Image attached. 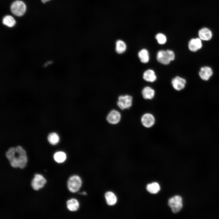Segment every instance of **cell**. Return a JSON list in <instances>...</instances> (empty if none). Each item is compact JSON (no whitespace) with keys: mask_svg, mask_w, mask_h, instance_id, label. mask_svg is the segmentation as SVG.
Here are the masks:
<instances>
[{"mask_svg":"<svg viewBox=\"0 0 219 219\" xmlns=\"http://www.w3.org/2000/svg\"><path fill=\"white\" fill-rule=\"evenodd\" d=\"M6 156L12 166L23 169L26 165L27 159L25 150L20 146L10 148Z\"/></svg>","mask_w":219,"mask_h":219,"instance_id":"6da1fadb","label":"cell"},{"mask_svg":"<svg viewBox=\"0 0 219 219\" xmlns=\"http://www.w3.org/2000/svg\"><path fill=\"white\" fill-rule=\"evenodd\" d=\"M156 58L157 60L160 63L167 65L174 60L175 54L174 52L171 50H161L157 53Z\"/></svg>","mask_w":219,"mask_h":219,"instance_id":"7a4b0ae2","label":"cell"},{"mask_svg":"<svg viewBox=\"0 0 219 219\" xmlns=\"http://www.w3.org/2000/svg\"><path fill=\"white\" fill-rule=\"evenodd\" d=\"M82 184V181L79 177L74 175L71 177L68 182V187L71 192H77L80 189Z\"/></svg>","mask_w":219,"mask_h":219,"instance_id":"3957f363","label":"cell"},{"mask_svg":"<svg viewBox=\"0 0 219 219\" xmlns=\"http://www.w3.org/2000/svg\"><path fill=\"white\" fill-rule=\"evenodd\" d=\"M11 11L14 15L18 16H23L25 13L26 7L25 3L21 1H16L11 6Z\"/></svg>","mask_w":219,"mask_h":219,"instance_id":"277c9868","label":"cell"},{"mask_svg":"<svg viewBox=\"0 0 219 219\" xmlns=\"http://www.w3.org/2000/svg\"><path fill=\"white\" fill-rule=\"evenodd\" d=\"M133 97L130 95H120L118 98L117 104L122 110L129 109L132 105Z\"/></svg>","mask_w":219,"mask_h":219,"instance_id":"5b68a950","label":"cell"},{"mask_svg":"<svg viewBox=\"0 0 219 219\" xmlns=\"http://www.w3.org/2000/svg\"><path fill=\"white\" fill-rule=\"evenodd\" d=\"M168 205L173 212L177 213L182 207V199L179 196H175L169 200Z\"/></svg>","mask_w":219,"mask_h":219,"instance_id":"8992f818","label":"cell"},{"mask_svg":"<svg viewBox=\"0 0 219 219\" xmlns=\"http://www.w3.org/2000/svg\"><path fill=\"white\" fill-rule=\"evenodd\" d=\"M46 182V179L42 175L36 174L32 181L31 186L34 189L37 190L42 188Z\"/></svg>","mask_w":219,"mask_h":219,"instance_id":"52a82bcc","label":"cell"},{"mask_svg":"<svg viewBox=\"0 0 219 219\" xmlns=\"http://www.w3.org/2000/svg\"><path fill=\"white\" fill-rule=\"evenodd\" d=\"M141 121L142 125L145 127L149 128L152 127L155 123V120L154 116L151 113H146L141 116Z\"/></svg>","mask_w":219,"mask_h":219,"instance_id":"ba28073f","label":"cell"},{"mask_svg":"<svg viewBox=\"0 0 219 219\" xmlns=\"http://www.w3.org/2000/svg\"><path fill=\"white\" fill-rule=\"evenodd\" d=\"M114 51L117 54L121 55L124 53L127 48V44L123 40L118 39L114 43Z\"/></svg>","mask_w":219,"mask_h":219,"instance_id":"9c48e42d","label":"cell"},{"mask_svg":"<svg viewBox=\"0 0 219 219\" xmlns=\"http://www.w3.org/2000/svg\"><path fill=\"white\" fill-rule=\"evenodd\" d=\"M171 83L175 89L177 91H180L185 88L186 81L184 78L176 76L172 79Z\"/></svg>","mask_w":219,"mask_h":219,"instance_id":"30bf717a","label":"cell"},{"mask_svg":"<svg viewBox=\"0 0 219 219\" xmlns=\"http://www.w3.org/2000/svg\"><path fill=\"white\" fill-rule=\"evenodd\" d=\"M199 38L204 41H209L211 40L213 36L211 31L208 28L204 27L200 29L198 32Z\"/></svg>","mask_w":219,"mask_h":219,"instance_id":"8fae6325","label":"cell"},{"mask_svg":"<svg viewBox=\"0 0 219 219\" xmlns=\"http://www.w3.org/2000/svg\"><path fill=\"white\" fill-rule=\"evenodd\" d=\"M202 46L201 40L199 38L191 39L188 43V47L191 51L196 52L200 49Z\"/></svg>","mask_w":219,"mask_h":219,"instance_id":"7c38bea8","label":"cell"},{"mask_svg":"<svg viewBox=\"0 0 219 219\" xmlns=\"http://www.w3.org/2000/svg\"><path fill=\"white\" fill-rule=\"evenodd\" d=\"M121 117L120 114L118 111L116 110H113L108 114L106 119L110 123L116 124L120 121Z\"/></svg>","mask_w":219,"mask_h":219,"instance_id":"4fadbf2b","label":"cell"},{"mask_svg":"<svg viewBox=\"0 0 219 219\" xmlns=\"http://www.w3.org/2000/svg\"><path fill=\"white\" fill-rule=\"evenodd\" d=\"M213 73V71L210 67L205 66L200 68L199 72V75L201 79L203 80L207 81L212 76Z\"/></svg>","mask_w":219,"mask_h":219,"instance_id":"5bb4252c","label":"cell"},{"mask_svg":"<svg viewBox=\"0 0 219 219\" xmlns=\"http://www.w3.org/2000/svg\"><path fill=\"white\" fill-rule=\"evenodd\" d=\"M155 93L154 90L149 86L144 87L141 92L143 98L145 99H152L154 97Z\"/></svg>","mask_w":219,"mask_h":219,"instance_id":"9a60e30c","label":"cell"},{"mask_svg":"<svg viewBox=\"0 0 219 219\" xmlns=\"http://www.w3.org/2000/svg\"><path fill=\"white\" fill-rule=\"evenodd\" d=\"M143 77L144 80L150 82H155L157 79L155 71L151 69L145 71L143 73Z\"/></svg>","mask_w":219,"mask_h":219,"instance_id":"2e32d148","label":"cell"},{"mask_svg":"<svg viewBox=\"0 0 219 219\" xmlns=\"http://www.w3.org/2000/svg\"><path fill=\"white\" fill-rule=\"evenodd\" d=\"M138 56L141 61L143 63H147L149 61V55L148 50L143 49L138 53Z\"/></svg>","mask_w":219,"mask_h":219,"instance_id":"e0dca14e","label":"cell"},{"mask_svg":"<svg viewBox=\"0 0 219 219\" xmlns=\"http://www.w3.org/2000/svg\"><path fill=\"white\" fill-rule=\"evenodd\" d=\"M105 198L107 204L110 206L115 204L117 202V198L115 194L111 192H108L105 194Z\"/></svg>","mask_w":219,"mask_h":219,"instance_id":"ac0fdd59","label":"cell"},{"mask_svg":"<svg viewBox=\"0 0 219 219\" xmlns=\"http://www.w3.org/2000/svg\"><path fill=\"white\" fill-rule=\"evenodd\" d=\"M68 208L71 211H74L77 210L79 207V203L75 199H72L67 202Z\"/></svg>","mask_w":219,"mask_h":219,"instance_id":"d6986e66","label":"cell"},{"mask_svg":"<svg viewBox=\"0 0 219 219\" xmlns=\"http://www.w3.org/2000/svg\"><path fill=\"white\" fill-rule=\"evenodd\" d=\"M147 190L150 193L153 194L157 193L160 189L159 184L156 182H154L148 184L146 187Z\"/></svg>","mask_w":219,"mask_h":219,"instance_id":"ffe728a7","label":"cell"},{"mask_svg":"<svg viewBox=\"0 0 219 219\" xmlns=\"http://www.w3.org/2000/svg\"><path fill=\"white\" fill-rule=\"evenodd\" d=\"M2 23L4 25L8 27H12L15 24L16 21L13 17L7 15L3 18Z\"/></svg>","mask_w":219,"mask_h":219,"instance_id":"44dd1931","label":"cell"},{"mask_svg":"<svg viewBox=\"0 0 219 219\" xmlns=\"http://www.w3.org/2000/svg\"><path fill=\"white\" fill-rule=\"evenodd\" d=\"M54 157L55 161L58 163H61L64 162L65 160L66 156L64 152L59 151L54 154Z\"/></svg>","mask_w":219,"mask_h":219,"instance_id":"7402d4cb","label":"cell"},{"mask_svg":"<svg viewBox=\"0 0 219 219\" xmlns=\"http://www.w3.org/2000/svg\"><path fill=\"white\" fill-rule=\"evenodd\" d=\"M47 139L49 142L53 145L57 144L59 141V138L58 135L55 133H51L48 135Z\"/></svg>","mask_w":219,"mask_h":219,"instance_id":"603a6c76","label":"cell"},{"mask_svg":"<svg viewBox=\"0 0 219 219\" xmlns=\"http://www.w3.org/2000/svg\"><path fill=\"white\" fill-rule=\"evenodd\" d=\"M155 38L158 43L160 44H165L167 41V38L165 35L161 33L157 34L155 36Z\"/></svg>","mask_w":219,"mask_h":219,"instance_id":"cb8c5ba5","label":"cell"},{"mask_svg":"<svg viewBox=\"0 0 219 219\" xmlns=\"http://www.w3.org/2000/svg\"><path fill=\"white\" fill-rule=\"evenodd\" d=\"M50 0H41V1L43 3H45L46 2L49 1Z\"/></svg>","mask_w":219,"mask_h":219,"instance_id":"d4e9b609","label":"cell"},{"mask_svg":"<svg viewBox=\"0 0 219 219\" xmlns=\"http://www.w3.org/2000/svg\"><path fill=\"white\" fill-rule=\"evenodd\" d=\"M81 194H83V195H85L86 194V192H82V193H81Z\"/></svg>","mask_w":219,"mask_h":219,"instance_id":"484cf974","label":"cell"}]
</instances>
